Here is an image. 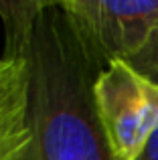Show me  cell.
Masks as SVG:
<instances>
[{
  "mask_svg": "<svg viewBox=\"0 0 158 160\" xmlns=\"http://www.w3.org/2000/svg\"><path fill=\"white\" fill-rule=\"evenodd\" d=\"M22 55L31 142L20 160H116L93 98L103 65L61 0H43Z\"/></svg>",
  "mask_w": 158,
  "mask_h": 160,
  "instance_id": "obj_1",
  "label": "cell"
},
{
  "mask_svg": "<svg viewBox=\"0 0 158 160\" xmlns=\"http://www.w3.org/2000/svg\"><path fill=\"white\" fill-rule=\"evenodd\" d=\"M93 98L116 160H138L158 130V81L126 61H110L93 83Z\"/></svg>",
  "mask_w": 158,
  "mask_h": 160,
  "instance_id": "obj_3",
  "label": "cell"
},
{
  "mask_svg": "<svg viewBox=\"0 0 158 160\" xmlns=\"http://www.w3.org/2000/svg\"><path fill=\"white\" fill-rule=\"evenodd\" d=\"M101 65L126 61L158 79V0H61Z\"/></svg>",
  "mask_w": 158,
  "mask_h": 160,
  "instance_id": "obj_2",
  "label": "cell"
},
{
  "mask_svg": "<svg viewBox=\"0 0 158 160\" xmlns=\"http://www.w3.org/2000/svg\"><path fill=\"white\" fill-rule=\"evenodd\" d=\"M28 71L22 57L0 59V160H20L31 142Z\"/></svg>",
  "mask_w": 158,
  "mask_h": 160,
  "instance_id": "obj_4",
  "label": "cell"
},
{
  "mask_svg": "<svg viewBox=\"0 0 158 160\" xmlns=\"http://www.w3.org/2000/svg\"><path fill=\"white\" fill-rule=\"evenodd\" d=\"M156 81H158V79H156ZM138 160H158V130L154 132V136L150 138L146 150L142 152V156H140Z\"/></svg>",
  "mask_w": 158,
  "mask_h": 160,
  "instance_id": "obj_5",
  "label": "cell"
}]
</instances>
